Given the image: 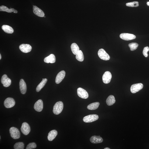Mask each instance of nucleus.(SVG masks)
<instances>
[{
	"mask_svg": "<svg viewBox=\"0 0 149 149\" xmlns=\"http://www.w3.org/2000/svg\"><path fill=\"white\" fill-rule=\"evenodd\" d=\"M64 107L63 103L61 101L57 102L54 106L53 112L54 114L58 115L61 113L63 110Z\"/></svg>",
	"mask_w": 149,
	"mask_h": 149,
	"instance_id": "obj_1",
	"label": "nucleus"
},
{
	"mask_svg": "<svg viewBox=\"0 0 149 149\" xmlns=\"http://www.w3.org/2000/svg\"><path fill=\"white\" fill-rule=\"evenodd\" d=\"M11 136L14 139H19L20 137V133L18 129L15 127L11 128L10 129Z\"/></svg>",
	"mask_w": 149,
	"mask_h": 149,
	"instance_id": "obj_2",
	"label": "nucleus"
},
{
	"mask_svg": "<svg viewBox=\"0 0 149 149\" xmlns=\"http://www.w3.org/2000/svg\"><path fill=\"white\" fill-rule=\"evenodd\" d=\"M99 116L96 114H92L88 115L84 117L83 118V121L86 123H91L96 121L98 120Z\"/></svg>",
	"mask_w": 149,
	"mask_h": 149,
	"instance_id": "obj_3",
	"label": "nucleus"
},
{
	"mask_svg": "<svg viewBox=\"0 0 149 149\" xmlns=\"http://www.w3.org/2000/svg\"><path fill=\"white\" fill-rule=\"evenodd\" d=\"M98 54L99 58L103 60L107 61L109 60L110 58L109 55L103 49H101L99 50Z\"/></svg>",
	"mask_w": 149,
	"mask_h": 149,
	"instance_id": "obj_4",
	"label": "nucleus"
},
{
	"mask_svg": "<svg viewBox=\"0 0 149 149\" xmlns=\"http://www.w3.org/2000/svg\"><path fill=\"white\" fill-rule=\"evenodd\" d=\"M143 85L141 83L133 84L131 86L130 91L133 93H135L142 89Z\"/></svg>",
	"mask_w": 149,
	"mask_h": 149,
	"instance_id": "obj_5",
	"label": "nucleus"
},
{
	"mask_svg": "<svg viewBox=\"0 0 149 149\" xmlns=\"http://www.w3.org/2000/svg\"><path fill=\"white\" fill-rule=\"evenodd\" d=\"M21 130L24 135H27L29 134L31 131V128L29 124L25 122L23 123L21 128Z\"/></svg>",
	"mask_w": 149,
	"mask_h": 149,
	"instance_id": "obj_6",
	"label": "nucleus"
},
{
	"mask_svg": "<svg viewBox=\"0 0 149 149\" xmlns=\"http://www.w3.org/2000/svg\"><path fill=\"white\" fill-rule=\"evenodd\" d=\"M1 82L3 86L5 87L9 86L11 84V80L8 77L6 74H4L1 77Z\"/></svg>",
	"mask_w": 149,
	"mask_h": 149,
	"instance_id": "obj_7",
	"label": "nucleus"
},
{
	"mask_svg": "<svg viewBox=\"0 0 149 149\" xmlns=\"http://www.w3.org/2000/svg\"><path fill=\"white\" fill-rule=\"evenodd\" d=\"M15 102L13 98L8 97L5 100L4 102V105L5 107L10 108L13 107L15 106Z\"/></svg>",
	"mask_w": 149,
	"mask_h": 149,
	"instance_id": "obj_8",
	"label": "nucleus"
},
{
	"mask_svg": "<svg viewBox=\"0 0 149 149\" xmlns=\"http://www.w3.org/2000/svg\"><path fill=\"white\" fill-rule=\"evenodd\" d=\"M77 93L78 96L81 98L86 99L88 97L89 95L88 92L83 89L79 88L77 90Z\"/></svg>",
	"mask_w": 149,
	"mask_h": 149,
	"instance_id": "obj_9",
	"label": "nucleus"
},
{
	"mask_svg": "<svg viewBox=\"0 0 149 149\" xmlns=\"http://www.w3.org/2000/svg\"><path fill=\"white\" fill-rule=\"evenodd\" d=\"M120 38L126 41H129L134 39L136 38L135 35L128 33H122L120 34Z\"/></svg>",
	"mask_w": 149,
	"mask_h": 149,
	"instance_id": "obj_10",
	"label": "nucleus"
},
{
	"mask_svg": "<svg viewBox=\"0 0 149 149\" xmlns=\"http://www.w3.org/2000/svg\"><path fill=\"white\" fill-rule=\"evenodd\" d=\"M112 78V75L111 73L107 71L105 72L103 75V81L105 84H108L110 82Z\"/></svg>",
	"mask_w": 149,
	"mask_h": 149,
	"instance_id": "obj_11",
	"label": "nucleus"
},
{
	"mask_svg": "<svg viewBox=\"0 0 149 149\" xmlns=\"http://www.w3.org/2000/svg\"><path fill=\"white\" fill-rule=\"evenodd\" d=\"M19 48L22 52L27 53L31 51L32 47L29 44H23L19 46Z\"/></svg>",
	"mask_w": 149,
	"mask_h": 149,
	"instance_id": "obj_12",
	"label": "nucleus"
},
{
	"mask_svg": "<svg viewBox=\"0 0 149 149\" xmlns=\"http://www.w3.org/2000/svg\"><path fill=\"white\" fill-rule=\"evenodd\" d=\"M65 75V72L64 71L62 70L57 75L55 82L56 84H58L61 83L64 78Z\"/></svg>",
	"mask_w": 149,
	"mask_h": 149,
	"instance_id": "obj_13",
	"label": "nucleus"
},
{
	"mask_svg": "<svg viewBox=\"0 0 149 149\" xmlns=\"http://www.w3.org/2000/svg\"><path fill=\"white\" fill-rule=\"evenodd\" d=\"M34 109L35 111L38 112L42 111L43 108V103L41 99H39L34 104Z\"/></svg>",
	"mask_w": 149,
	"mask_h": 149,
	"instance_id": "obj_14",
	"label": "nucleus"
},
{
	"mask_svg": "<svg viewBox=\"0 0 149 149\" xmlns=\"http://www.w3.org/2000/svg\"><path fill=\"white\" fill-rule=\"evenodd\" d=\"M33 10L34 13L38 16L43 17L45 16V14L44 12L37 6H33Z\"/></svg>",
	"mask_w": 149,
	"mask_h": 149,
	"instance_id": "obj_15",
	"label": "nucleus"
},
{
	"mask_svg": "<svg viewBox=\"0 0 149 149\" xmlns=\"http://www.w3.org/2000/svg\"><path fill=\"white\" fill-rule=\"evenodd\" d=\"M19 88L21 93L25 94L27 91V86L25 82L23 79H21L19 82Z\"/></svg>",
	"mask_w": 149,
	"mask_h": 149,
	"instance_id": "obj_16",
	"label": "nucleus"
},
{
	"mask_svg": "<svg viewBox=\"0 0 149 149\" xmlns=\"http://www.w3.org/2000/svg\"><path fill=\"white\" fill-rule=\"evenodd\" d=\"M90 141L93 144L102 143L103 141V139L100 136H93L90 138Z\"/></svg>",
	"mask_w": 149,
	"mask_h": 149,
	"instance_id": "obj_17",
	"label": "nucleus"
},
{
	"mask_svg": "<svg viewBox=\"0 0 149 149\" xmlns=\"http://www.w3.org/2000/svg\"><path fill=\"white\" fill-rule=\"evenodd\" d=\"M56 61L55 56L54 54H51L45 58L44 59V61L45 63H54Z\"/></svg>",
	"mask_w": 149,
	"mask_h": 149,
	"instance_id": "obj_18",
	"label": "nucleus"
},
{
	"mask_svg": "<svg viewBox=\"0 0 149 149\" xmlns=\"http://www.w3.org/2000/svg\"><path fill=\"white\" fill-rule=\"evenodd\" d=\"M58 134L57 131L55 130H51L48 136V139L49 141H52L56 137Z\"/></svg>",
	"mask_w": 149,
	"mask_h": 149,
	"instance_id": "obj_19",
	"label": "nucleus"
},
{
	"mask_svg": "<svg viewBox=\"0 0 149 149\" xmlns=\"http://www.w3.org/2000/svg\"><path fill=\"white\" fill-rule=\"evenodd\" d=\"M0 11L6 12L9 13H11L12 12H13L14 13H17V11L15 10L14 8L9 9L7 7L3 6V5L0 6Z\"/></svg>",
	"mask_w": 149,
	"mask_h": 149,
	"instance_id": "obj_20",
	"label": "nucleus"
},
{
	"mask_svg": "<svg viewBox=\"0 0 149 149\" xmlns=\"http://www.w3.org/2000/svg\"><path fill=\"white\" fill-rule=\"evenodd\" d=\"M2 29L5 33L8 34H11L14 32V30L11 27L7 25H3L2 27Z\"/></svg>",
	"mask_w": 149,
	"mask_h": 149,
	"instance_id": "obj_21",
	"label": "nucleus"
},
{
	"mask_svg": "<svg viewBox=\"0 0 149 149\" xmlns=\"http://www.w3.org/2000/svg\"><path fill=\"white\" fill-rule=\"evenodd\" d=\"M106 102L108 106L112 105L116 102V100L114 96L112 95L109 96L106 99Z\"/></svg>",
	"mask_w": 149,
	"mask_h": 149,
	"instance_id": "obj_22",
	"label": "nucleus"
},
{
	"mask_svg": "<svg viewBox=\"0 0 149 149\" xmlns=\"http://www.w3.org/2000/svg\"><path fill=\"white\" fill-rule=\"evenodd\" d=\"M71 48L73 54L76 55L80 50L79 47L77 44L73 43L71 46Z\"/></svg>",
	"mask_w": 149,
	"mask_h": 149,
	"instance_id": "obj_23",
	"label": "nucleus"
},
{
	"mask_svg": "<svg viewBox=\"0 0 149 149\" xmlns=\"http://www.w3.org/2000/svg\"><path fill=\"white\" fill-rule=\"evenodd\" d=\"M47 81V79H43V80L38 85L36 88V90L37 92H39L42 89L43 87Z\"/></svg>",
	"mask_w": 149,
	"mask_h": 149,
	"instance_id": "obj_24",
	"label": "nucleus"
},
{
	"mask_svg": "<svg viewBox=\"0 0 149 149\" xmlns=\"http://www.w3.org/2000/svg\"><path fill=\"white\" fill-rule=\"evenodd\" d=\"M100 104L99 103L96 102L90 104L87 106L88 109L91 110L96 109L98 108Z\"/></svg>",
	"mask_w": 149,
	"mask_h": 149,
	"instance_id": "obj_25",
	"label": "nucleus"
},
{
	"mask_svg": "<svg viewBox=\"0 0 149 149\" xmlns=\"http://www.w3.org/2000/svg\"><path fill=\"white\" fill-rule=\"evenodd\" d=\"M76 58L78 61L80 62H82L84 61V56L82 51L79 50L76 55Z\"/></svg>",
	"mask_w": 149,
	"mask_h": 149,
	"instance_id": "obj_26",
	"label": "nucleus"
},
{
	"mask_svg": "<svg viewBox=\"0 0 149 149\" xmlns=\"http://www.w3.org/2000/svg\"><path fill=\"white\" fill-rule=\"evenodd\" d=\"M24 144L23 143L19 142L16 143L14 145V149H24Z\"/></svg>",
	"mask_w": 149,
	"mask_h": 149,
	"instance_id": "obj_27",
	"label": "nucleus"
},
{
	"mask_svg": "<svg viewBox=\"0 0 149 149\" xmlns=\"http://www.w3.org/2000/svg\"><path fill=\"white\" fill-rule=\"evenodd\" d=\"M128 46L130 48L131 50L133 51L135 50L137 48L138 45L136 43H132L129 44Z\"/></svg>",
	"mask_w": 149,
	"mask_h": 149,
	"instance_id": "obj_28",
	"label": "nucleus"
},
{
	"mask_svg": "<svg viewBox=\"0 0 149 149\" xmlns=\"http://www.w3.org/2000/svg\"><path fill=\"white\" fill-rule=\"evenodd\" d=\"M126 5L128 7H137L139 6V2L138 1L132 2L127 3Z\"/></svg>",
	"mask_w": 149,
	"mask_h": 149,
	"instance_id": "obj_29",
	"label": "nucleus"
},
{
	"mask_svg": "<svg viewBox=\"0 0 149 149\" xmlns=\"http://www.w3.org/2000/svg\"><path fill=\"white\" fill-rule=\"evenodd\" d=\"M37 145L34 143H32L29 144L26 147V149H32L36 148Z\"/></svg>",
	"mask_w": 149,
	"mask_h": 149,
	"instance_id": "obj_30",
	"label": "nucleus"
},
{
	"mask_svg": "<svg viewBox=\"0 0 149 149\" xmlns=\"http://www.w3.org/2000/svg\"><path fill=\"white\" fill-rule=\"evenodd\" d=\"M149 51V48L146 47L144 48L143 51V54L145 57H148V52Z\"/></svg>",
	"mask_w": 149,
	"mask_h": 149,
	"instance_id": "obj_31",
	"label": "nucleus"
},
{
	"mask_svg": "<svg viewBox=\"0 0 149 149\" xmlns=\"http://www.w3.org/2000/svg\"><path fill=\"white\" fill-rule=\"evenodd\" d=\"M147 5L149 6V1L147 3Z\"/></svg>",
	"mask_w": 149,
	"mask_h": 149,
	"instance_id": "obj_32",
	"label": "nucleus"
},
{
	"mask_svg": "<svg viewBox=\"0 0 149 149\" xmlns=\"http://www.w3.org/2000/svg\"><path fill=\"white\" fill-rule=\"evenodd\" d=\"M110 149L109 148H105L104 149Z\"/></svg>",
	"mask_w": 149,
	"mask_h": 149,
	"instance_id": "obj_33",
	"label": "nucleus"
},
{
	"mask_svg": "<svg viewBox=\"0 0 149 149\" xmlns=\"http://www.w3.org/2000/svg\"><path fill=\"white\" fill-rule=\"evenodd\" d=\"M1 54H0V59H1Z\"/></svg>",
	"mask_w": 149,
	"mask_h": 149,
	"instance_id": "obj_34",
	"label": "nucleus"
}]
</instances>
